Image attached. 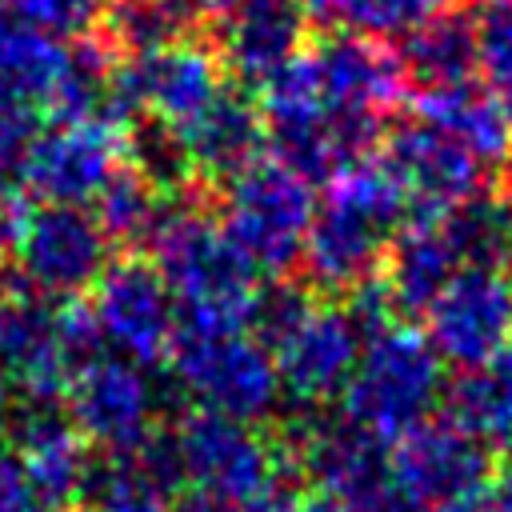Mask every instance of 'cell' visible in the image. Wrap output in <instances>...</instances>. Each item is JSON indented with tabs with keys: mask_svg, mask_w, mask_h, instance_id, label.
Masks as SVG:
<instances>
[{
	"mask_svg": "<svg viewBox=\"0 0 512 512\" xmlns=\"http://www.w3.org/2000/svg\"><path fill=\"white\" fill-rule=\"evenodd\" d=\"M96 512H172L168 492L136 464V460H116L104 468H92L88 488Z\"/></svg>",
	"mask_w": 512,
	"mask_h": 512,
	"instance_id": "30",
	"label": "cell"
},
{
	"mask_svg": "<svg viewBox=\"0 0 512 512\" xmlns=\"http://www.w3.org/2000/svg\"><path fill=\"white\" fill-rule=\"evenodd\" d=\"M0 512H56L20 472L16 460H0Z\"/></svg>",
	"mask_w": 512,
	"mask_h": 512,
	"instance_id": "38",
	"label": "cell"
},
{
	"mask_svg": "<svg viewBox=\"0 0 512 512\" xmlns=\"http://www.w3.org/2000/svg\"><path fill=\"white\" fill-rule=\"evenodd\" d=\"M404 192L384 160H360L328 180V196L316 208L304 236V268L316 288L352 292L372 280L376 260L392 228L404 216Z\"/></svg>",
	"mask_w": 512,
	"mask_h": 512,
	"instance_id": "1",
	"label": "cell"
},
{
	"mask_svg": "<svg viewBox=\"0 0 512 512\" xmlns=\"http://www.w3.org/2000/svg\"><path fill=\"white\" fill-rule=\"evenodd\" d=\"M480 4H500V0H480Z\"/></svg>",
	"mask_w": 512,
	"mask_h": 512,
	"instance_id": "50",
	"label": "cell"
},
{
	"mask_svg": "<svg viewBox=\"0 0 512 512\" xmlns=\"http://www.w3.org/2000/svg\"><path fill=\"white\" fill-rule=\"evenodd\" d=\"M384 168L396 176L404 204L420 224H436L440 216L448 220L460 204L484 192V164L428 124L396 128L388 136Z\"/></svg>",
	"mask_w": 512,
	"mask_h": 512,
	"instance_id": "15",
	"label": "cell"
},
{
	"mask_svg": "<svg viewBox=\"0 0 512 512\" xmlns=\"http://www.w3.org/2000/svg\"><path fill=\"white\" fill-rule=\"evenodd\" d=\"M452 0H348V24L356 36L384 40V36H408L432 16L448 12Z\"/></svg>",
	"mask_w": 512,
	"mask_h": 512,
	"instance_id": "32",
	"label": "cell"
},
{
	"mask_svg": "<svg viewBox=\"0 0 512 512\" xmlns=\"http://www.w3.org/2000/svg\"><path fill=\"white\" fill-rule=\"evenodd\" d=\"M444 236L456 260H464L468 268L500 272L504 264H512V200L492 192L472 196L448 216Z\"/></svg>",
	"mask_w": 512,
	"mask_h": 512,
	"instance_id": "29",
	"label": "cell"
},
{
	"mask_svg": "<svg viewBox=\"0 0 512 512\" xmlns=\"http://www.w3.org/2000/svg\"><path fill=\"white\" fill-rule=\"evenodd\" d=\"M220 96V60L200 44H172L132 56L108 80L100 116L120 124L148 108L164 128H184Z\"/></svg>",
	"mask_w": 512,
	"mask_h": 512,
	"instance_id": "7",
	"label": "cell"
},
{
	"mask_svg": "<svg viewBox=\"0 0 512 512\" xmlns=\"http://www.w3.org/2000/svg\"><path fill=\"white\" fill-rule=\"evenodd\" d=\"M8 308H12V300H8V292H4V284H0V324H4V316H8Z\"/></svg>",
	"mask_w": 512,
	"mask_h": 512,
	"instance_id": "47",
	"label": "cell"
},
{
	"mask_svg": "<svg viewBox=\"0 0 512 512\" xmlns=\"http://www.w3.org/2000/svg\"><path fill=\"white\" fill-rule=\"evenodd\" d=\"M288 452L328 500L352 512H412L392 488V472H388V456L380 452V440H372L348 420L340 424L292 420Z\"/></svg>",
	"mask_w": 512,
	"mask_h": 512,
	"instance_id": "8",
	"label": "cell"
},
{
	"mask_svg": "<svg viewBox=\"0 0 512 512\" xmlns=\"http://www.w3.org/2000/svg\"><path fill=\"white\" fill-rule=\"evenodd\" d=\"M168 364L180 388L200 400V408L240 424L268 416L280 400L276 356L248 332L176 324L168 344Z\"/></svg>",
	"mask_w": 512,
	"mask_h": 512,
	"instance_id": "4",
	"label": "cell"
},
{
	"mask_svg": "<svg viewBox=\"0 0 512 512\" xmlns=\"http://www.w3.org/2000/svg\"><path fill=\"white\" fill-rule=\"evenodd\" d=\"M112 0H0V12L28 20L52 36H72L84 32Z\"/></svg>",
	"mask_w": 512,
	"mask_h": 512,
	"instance_id": "35",
	"label": "cell"
},
{
	"mask_svg": "<svg viewBox=\"0 0 512 512\" xmlns=\"http://www.w3.org/2000/svg\"><path fill=\"white\" fill-rule=\"evenodd\" d=\"M124 152V128L104 116L56 124L52 132H40L32 148L20 156V180L44 204L80 208L84 200H96L100 188L120 172Z\"/></svg>",
	"mask_w": 512,
	"mask_h": 512,
	"instance_id": "10",
	"label": "cell"
},
{
	"mask_svg": "<svg viewBox=\"0 0 512 512\" xmlns=\"http://www.w3.org/2000/svg\"><path fill=\"white\" fill-rule=\"evenodd\" d=\"M16 260L28 288L44 296H76L96 288L108 268V236L96 216L76 204H44L20 220Z\"/></svg>",
	"mask_w": 512,
	"mask_h": 512,
	"instance_id": "11",
	"label": "cell"
},
{
	"mask_svg": "<svg viewBox=\"0 0 512 512\" xmlns=\"http://www.w3.org/2000/svg\"><path fill=\"white\" fill-rule=\"evenodd\" d=\"M436 512H512V472L500 480H484L480 488L464 492L460 500H452Z\"/></svg>",
	"mask_w": 512,
	"mask_h": 512,
	"instance_id": "39",
	"label": "cell"
},
{
	"mask_svg": "<svg viewBox=\"0 0 512 512\" xmlns=\"http://www.w3.org/2000/svg\"><path fill=\"white\" fill-rule=\"evenodd\" d=\"M172 512H280V500L276 504H256V508H248V504H224V500H208V496H184Z\"/></svg>",
	"mask_w": 512,
	"mask_h": 512,
	"instance_id": "40",
	"label": "cell"
},
{
	"mask_svg": "<svg viewBox=\"0 0 512 512\" xmlns=\"http://www.w3.org/2000/svg\"><path fill=\"white\" fill-rule=\"evenodd\" d=\"M16 200H12V172H8V160H0V212H8Z\"/></svg>",
	"mask_w": 512,
	"mask_h": 512,
	"instance_id": "45",
	"label": "cell"
},
{
	"mask_svg": "<svg viewBox=\"0 0 512 512\" xmlns=\"http://www.w3.org/2000/svg\"><path fill=\"white\" fill-rule=\"evenodd\" d=\"M504 452H508V460H512V440H508V444H504Z\"/></svg>",
	"mask_w": 512,
	"mask_h": 512,
	"instance_id": "49",
	"label": "cell"
},
{
	"mask_svg": "<svg viewBox=\"0 0 512 512\" xmlns=\"http://www.w3.org/2000/svg\"><path fill=\"white\" fill-rule=\"evenodd\" d=\"M348 320H352V328L360 332V340H372V336H380L384 328H392V300H388V288H384V280H364L360 288H352L348 292Z\"/></svg>",
	"mask_w": 512,
	"mask_h": 512,
	"instance_id": "36",
	"label": "cell"
},
{
	"mask_svg": "<svg viewBox=\"0 0 512 512\" xmlns=\"http://www.w3.org/2000/svg\"><path fill=\"white\" fill-rule=\"evenodd\" d=\"M252 0H204V16H216V20H228L232 12L248 8Z\"/></svg>",
	"mask_w": 512,
	"mask_h": 512,
	"instance_id": "43",
	"label": "cell"
},
{
	"mask_svg": "<svg viewBox=\"0 0 512 512\" xmlns=\"http://www.w3.org/2000/svg\"><path fill=\"white\" fill-rule=\"evenodd\" d=\"M292 4L312 24H340L348 16V0H292Z\"/></svg>",
	"mask_w": 512,
	"mask_h": 512,
	"instance_id": "41",
	"label": "cell"
},
{
	"mask_svg": "<svg viewBox=\"0 0 512 512\" xmlns=\"http://www.w3.org/2000/svg\"><path fill=\"white\" fill-rule=\"evenodd\" d=\"M416 116L480 164L508 160L512 152V104L500 100L488 84L464 80L448 88H424L416 96Z\"/></svg>",
	"mask_w": 512,
	"mask_h": 512,
	"instance_id": "20",
	"label": "cell"
},
{
	"mask_svg": "<svg viewBox=\"0 0 512 512\" xmlns=\"http://www.w3.org/2000/svg\"><path fill=\"white\" fill-rule=\"evenodd\" d=\"M180 136V148L188 156V168L208 180H232L248 164H256V152L264 144V120L260 108L244 92H224L192 116L184 128H172Z\"/></svg>",
	"mask_w": 512,
	"mask_h": 512,
	"instance_id": "21",
	"label": "cell"
},
{
	"mask_svg": "<svg viewBox=\"0 0 512 512\" xmlns=\"http://www.w3.org/2000/svg\"><path fill=\"white\" fill-rule=\"evenodd\" d=\"M0 364L8 372V384L16 380L28 404H56L68 392L72 364L60 348L56 312L44 308V300H12L0 324Z\"/></svg>",
	"mask_w": 512,
	"mask_h": 512,
	"instance_id": "18",
	"label": "cell"
},
{
	"mask_svg": "<svg viewBox=\"0 0 512 512\" xmlns=\"http://www.w3.org/2000/svg\"><path fill=\"white\" fill-rule=\"evenodd\" d=\"M128 152L136 156V172L152 184V188H160V192H168V188H176L192 168H188V156H184V148H180V136L172 132V128H140L132 140H128Z\"/></svg>",
	"mask_w": 512,
	"mask_h": 512,
	"instance_id": "34",
	"label": "cell"
},
{
	"mask_svg": "<svg viewBox=\"0 0 512 512\" xmlns=\"http://www.w3.org/2000/svg\"><path fill=\"white\" fill-rule=\"evenodd\" d=\"M220 56L244 80H268L292 56H300L304 16L292 0H252L220 20Z\"/></svg>",
	"mask_w": 512,
	"mask_h": 512,
	"instance_id": "22",
	"label": "cell"
},
{
	"mask_svg": "<svg viewBox=\"0 0 512 512\" xmlns=\"http://www.w3.org/2000/svg\"><path fill=\"white\" fill-rule=\"evenodd\" d=\"M400 64H404V76L420 80L424 88L464 84L476 68V20L452 8L432 16L428 24L404 36Z\"/></svg>",
	"mask_w": 512,
	"mask_h": 512,
	"instance_id": "25",
	"label": "cell"
},
{
	"mask_svg": "<svg viewBox=\"0 0 512 512\" xmlns=\"http://www.w3.org/2000/svg\"><path fill=\"white\" fill-rule=\"evenodd\" d=\"M40 136V116L32 104L0 92V160H20Z\"/></svg>",
	"mask_w": 512,
	"mask_h": 512,
	"instance_id": "37",
	"label": "cell"
},
{
	"mask_svg": "<svg viewBox=\"0 0 512 512\" xmlns=\"http://www.w3.org/2000/svg\"><path fill=\"white\" fill-rule=\"evenodd\" d=\"M308 312H312L308 292L288 280H276L252 296V312H248L252 340H260L264 348H280L308 320Z\"/></svg>",
	"mask_w": 512,
	"mask_h": 512,
	"instance_id": "31",
	"label": "cell"
},
{
	"mask_svg": "<svg viewBox=\"0 0 512 512\" xmlns=\"http://www.w3.org/2000/svg\"><path fill=\"white\" fill-rule=\"evenodd\" d=\"M280 512H352V508H344V504L320 496V500H304V504H296V508H280Z\"/></svg>",
	"mask_w": 512,
	"mask_h": 512,
	"instance_id": "44",
	"label": "cell"
},
{
	"mask_svg": "<svg viewBox=\"0 0 512 512\" xmlns=\"http://www.w3.org/2000/svg\"><path fill=\"white\" fill-rule=\"evenodd\" d=\"M8 372H4V364H0V420H4V412H8Z\"/></svg>",
	"mask_w": 512,
	"mask_h": 512,
	"instance_id": "46",
	"label": "cell"
},
{
	"mask_svg": "<svg viewBox=\"0 0 512 512\" xmlns=\"http://www.w3.org/2000/svg\"><path fill=\"white\" fill-rule=\"evenodd\" d=\"M424 316L436 356L480 372L512 340V280L488 268H460Z\"/></svg>",
	"mask_w": 512,
	"mask_h": 512,
	"instance_id": "12",
	"label": "cell"
},
{
	"mask_svg": "<svg viewBox=\"0 0 512 512\" xmlns=\"http://www.w3.org/2000/svg\"><path fill=\"white\" fill-rule=\"evenodd\" d=\"M16 232H20V204H12L8 212H0V252L8 244H16Z\"/></svg>",
	"mask_w": 512,
	"mask_h": 512,
	"instance_id": "42",
	"label": "cell"
},
{
	"mask_svg": "<svg viewBox=\"0 0 512 512\" xmlns=\"http://www.w3.org/2000/svg\"><path fill=\"white\" fill-rule=\"evenodd\" d=\"M392 488L412 512L444 508L464 492L492 480V456L484 440L460 432L448 420H424L396 440L388 452Z\"/></svg>",
	"mask_w": 512,
	"mask_h": 512,
	"instance_id": "14",
	"label": "cell"
},
{
	"mask_svg": "<svg viewBox=\"0 0 512 512\" xmlns=\"http://www.w3.org/2000/svg\"><path fill=\"white\" fill-rule=\"evenodd\" d=\"M312 216V184H304L276 160H256L240 176H232L220 228L252 272L284 276L304 252Z\"/></svg>",
	"mask_w": 512,
	"mask_h": 512,
	"instance_id": "5",
	"label": "cell"
},
{
	"mask_svg": "<svg viewBox=\"0 0 512 512\" xmlns=\"http://www.w3.org/2000/svg\"><path fill=\"white\" fill-rule=\"evenodd\" d=\"M156 272L168 296L180 304L176 324L244 332L252 312V268L232 248L224 228L200 212H168L152 240Z\"/></svg>",
	"mask_w": 512,
	"mask_h": 512,
	"instance_id": "2",
	"label": "cell"
},
{
	"mask_svg": "<svg viewBox=\"0 0 512 512\" xmlns=\"http://www.w3.org/2000/svg\"><path fill=\"white\" fill-rule=\"evenodd\" d=\"M172 204L164 200L160 188H152L136 168H120L96 196V224L108 236V244H128L144 248L156 240L160 224L168 220Z\"/></svg>",
	"mask_w": 512,
	"mask_h": 512,
	"instance_id": "27",
	"label": "cell"
},
{
	"mask_svg": "<svg viewBox=\"0 0 512 512\" xmlns=\"http://www.w3.org/2000/svg\"><path fill=\"white\" fill-rule=\"evenodd\" d=\"M180 480L196 488V496L224 504H276V456L264 440L220 412L196 408L168 432Z\"/></svg>",
	"mask_w": 512,
	"mask_h": 512,
	"instance_id": "6",
	"label": "cell"
},
{
	"mask_svg": "<svg viewBox=\"0 0 512 512\" xmlns=\"http://www.w3.org/2000/svg\"><path fill=\"white\" fill-rule=\"evenodd\" d=\"M360 360V332L352 328L344 308H312L308 320L276 348L280 388H288L300 404L332 400L348 388L352 368Z\"/></svg>",
	"mask_w": 512,
	"mask_h": 512,
	"instance_id": "16",
	"label": "cell"
},
{
	"mask_svg": "<svg viewBox=\"0 0 512 512\" xmlns=\"http://www.w3.org/2000/svg\"><path fill=\"white\" fill-rule=\"evenodd\" d=\"M508 192H512V152H508Z\"/></svg>",
	"mask_w": 512,
	"mask_h": 512,
	"instance_id": "48",
	"label": "cell"
},
{
	"mask_svg": "<svg viewBox=\"0 0 512 512\" xmlns=\"http://www.w3.org/2000/svg\"><path fill=\"white\" fill-rule=\"evenodd\" d=\"M476 68L488 88L512 104V0L488 4L476 20Z\"/></svg>",
	"mask_w": 512,
	"mask_h": 512,
	"instance_id": "33",
	"label": "cell"
},
{
	"mask_svg": "<svg viewBox=\"0 0 512 512\" xmlns=\"http://www.w3.org/2000/svg\"><path fill=\"white\" fill-rule=\"evenodd\" d=\"M312 60L328 112L380 116L384 108L404 100L408 76L400 56L368 36H332L312 52Z\"/></svg>",
	"mask_w": 512,
	"mask_h": 512,
	"instance_id": "17",
	"label": "cell"
},
{
	"mask_svg": "<svg viewBox=\"0 0 512 512\" xmlns=\"http://www.w3.org/2000/svg\"><path fill=\"white\" fill-rule=\"evenodd\" d=\"M16 444H20V460H16L20 472L52 508L84 496L96 464L88 460L80 432L72 428L68 416L56 412V404H28V412L16 424Z\"/></svg>",
	"mask_w": 512,
	"mask_h": 512,
	"instance_id": "19",
	"label": "cell"
},
{
	"mask_svg": "<svg viewBox=\"0 0 512 512\" xmlns=\"http://www.w3.org/2000/svg\"><path fill=\"white\" fill-rule=\"evenodd\" d=\"M68 420L84 444L132 460L152 440L156 392L140 364L124 356H96L68 380Z\"/></svg>",
	"mask_w": 512,
	"mask_h": 512,
	"instance_id": "9",
	"label": "cell"
},
{
	"mask_svg": "<svg viewBox=\"0 0 512 512\" xmlns=\"http://www.w3.org/2000/svg\"><path fill=\"white\" fill-rule=\"evenodd\" d=\"M460 260L436 224H408L388 244V272L384 288L396 312H428L432 300L452 284Z\"/></svg>",
	"mask_w": 512,
	"mask_h": 512,
	"instance_id": "23",
	"label": "cell"
},
{
	"mask_svg": "<svg viewBox=\"0 0 512 512\" xmlns=\"http://www.w3.org/2000/svg\"><path fill=\"white\" fill-rule=\"evenodd\" d=\"M92 320L116 356L148 368L168 356L176 332V304L148 260L124 256L104 268L92 288Z\"/></svg>",
	"mask_w": 512,
	"mask_h": 512,
	"instance_id": "13",
	"label": "cell"
},
{
	"mask_svg": "<svg viewBox=\"0 0 512 512\" xmlns=\"http://www.w3.org/2000/svg\"><path fill=\"white\" fill-rule=\"evenodd\" d=\"M444 384V360L424 332L392 324L360 348L344 388V420L372 440H400L428 420Z\"/></svg>",
	"mask_w": 512,
	"mask_h": 512,
	"instance_id": "3",
	"label": "cell"
},
{
	"mask_svg": "<svg viewBox=\"0 0 512 512\" xmlns=\"http://www.w3.org/2000/svg\"><path fill=\"white\" fill-rule=\"evenodd\" d=\"M68 72V44L60 36L0 12V92L24 104H52Z\"/></svg>",
	"mask_w": 512,
	"mask_h": 512,
	"instance_id": "24",
	"label": "cell"
},
{
	"mask_svg": "<svg viewBox=\"0 0 512 512\" xmlns=\"http://www.w3.org/2000/svg\"><path fill=\"white\" fill-rule=\"evenodd\" d=\"M444 420L476 440H512V340L492 356L488 368L464 372L448 388Z\"/></svg>",
	"mask_w": 512,
	"mask_h": 512,
	"instance_id": "26",
	"label": "cell"
},
{
	"mask_svg": "<svg viewBox=\"0 0 512 512\" xmlns=\"http://www.w3.org/2000/svg\"><path fill=\"white\" fill-rule=\"evenodd\" d=\"M204 16V0H112L108 36L132 56L180 44Z\"/></svg>",
	"mask_w": 512,
	"mask_h": 512,
	"instance_id": "28",
	"label": "cell"
}]
</instances>
